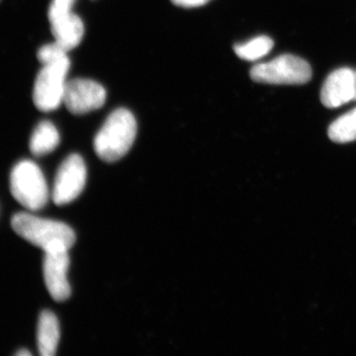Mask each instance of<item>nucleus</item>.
Wrapping results in <instances>:
<instances>
[{
    "label": "nucleus",
    "mask_w": 356,
    "mask_h": 356,
    "mask_svg": "<svg viewBox=\"0 0 356 356\" xmlns=\"http://www.w3.org/2000/svg\"><path fill=\"white\" fill-rule=\"evenodd\" d=\"M106 96V90L102 84L91 79H74L65 86L63 103L70 113L83 115L102 108Z\"/></svg>",
    "instance_id": "0eeeda50"
},
{
    "label": "nucleus",
    "mask_w": 356,
    "mask_h": 356,
    "mask_svg": "<svg viewBox=\"0 0 356 356\" xmlns=\"http://www.w3.org/2000/svg\"><path fill=\"white\" fill-rule=\"evenodd\" d=\"M11 226L21 238L44 252L70 250L76 243L74 229L62 222L18 213L11 220Z\"/></svg>",
    "instance_id": "f257e3e1"
},
{
    "label": "nucleus",
    "mask_w": 356,
    "mask_h": 356,
    "mask_svg": "<svg viewBox=\"0 0 356 356\" xmlns=\"http://www.w3.org/2000/svg\"><path fill=\"white\" fill-rule=\"evenodd\" d=\"M16 355H17V356H30V355H31V353H30V351H28L26 350H21L20 351H18L17 353H16Z\"/></svg>",
    "instance_id": "a211bd4d"
},
{
    "label": "nucleus",
    "mask_w": 356,
    "mask_h": 356,
    "mask_svg": "<svg viewBox=\"0 0 356 356\" xmlns=\"http://www.w3.org/2000/svg\"><path fill=\"white\" fill-rule=\"evenodd\" d=\"M86 166L79 154H70L60 163L51 198L58 206L65 205L76 200L83 191L86 184Z\"/></svg>",
    "instance_id": "423d86ee"
},
{
    "label": "nucleus",
    "mask_w": 356,
    "mask_h": 356,
    "mask_svg": "<svg viewBox=\"0 0 356 356\" xmlns=\"http://www.w3.org/2000/svg\"><path fill=\"white\" fill-rule=\"evenodd\" d=\"M69 267V250L44 252V280L47 289L55 301L64 302L70 298L72 290L67 280Z\"/></svg>",
    "instance_id": "6e6552de"
},
{
    "label": "nucleus",
    "mask_w": 356,
    "mask_h": 356,
    "mask_svg": "<svg viewBox=\"0 0 356 356\" xmlns=\"http://www.w3.org/2000/svg\"><path fill=\"white\" fill-rule=\"evenodd\" d=\"M60 336V324L57 316L51 311L42 312L37 331V343L42 356L56 355Z\"/></svg>",
    "instance_id": "9b49d317"
},
{
    "label": "nucleus",
    "mask_w": 356,
    "mask_h": 356,
    "mask_svg": "<svg viewBox=\"0 0 356 356\" xmlns=\"http://www.w3.org/2000/svg\"><path fill=\"white\" fill-rule=\"evenodd\" d=\"M10 191L15 200L31 211L44 208L50 197L41 168L31 161H22L14 166L10 175Z\"/></svg>",
    "instance_id": "7ed1b4c3"
},
{
    "label": "nucleus",
    "mask_w": 356,
    "mask_h": 356,
    "mask_svg": "<svg viewBox=\"0 0 356 356\" xmlns=\"http://www.w3.org/2000/svg\"><path fill=\"white\" fill-rule=\"evenodd\" d=\"M51 30L56 43L69 53L81 44L84 35V25L79 16L74 13L51 21Z\"/></svg>",
    "instance_id": "9d476101"
},
{
    "label": "nucleus",
    "mask_w": 356,
    "mask_h": 356,
    "mask_svg": "<svg viewBox=\"0 0 356 356\" xmlns=\"http://www.w3.org/2000/svg\"><path fill=\"white\" fill-rule=\"evenodd\" d=\"M76 0H51L49 7V20L55 21L72 13Z\"/></svg>",
    "instance_id": "dca6fc26"
},
{
    "label": "nucleus",
    "mask_w": 356,
    "mask_h": 356,
    "mask_svg": "<svg viewBox=\"0 0 356 356\" xmlns=\"http://www.w3.org/2000/svg\"><path fill=\"white\" fill-rule=\"evenodd\" d=\"M209 1L211 0H172L173 4L179 7H184V8L203 6Z\"/></svg>",
    "instance_id": "f3484780"
},
{
    "label": "nucleus",
    "mask_w": 356,
    "mask_h": 356,
    "mask_svg": "<svg viewBox=\"0 0 356 356\" xmlns=\"http://www.w3.org/2000/svg\"><path fill=\"white\" fill-rule=\"evenodd\" d=\"M321 102L327 108L356 102V70L341 67L332 72L321 90Z\"/></svg>",
    "instance_id": "1a4fd4ad"
},
{
    "label": "nucleus",
    "mask_w": 356,
    "mask_h": 356,
    "mask_svg": "<svg viewBox=\"0 0 356 356\" xmlns=\"http://www.w3.org/2000/svg\"><path fill=\"white\" fill-rule=\"evenodd\" d=\"M60 140V133L51 122H40L32 134L30 151L34 156H44L57 149Z\"/></svg>",
    "instance_id": "f8f14e48"
},
{
    "label": "nucleus",
    "mask_w": 356,
    "mask_h": 356,
    "mask_svg": "<svg viewBox=\"0 0 356 356\" xmlns=\"http://www.w3.org/2000/svg\"><path fill=\"white\" fill-rule=\"evenodd\" d=\"M37 56H38L39 62L42 65H47L67 58V51L64 50L60 44L54 42V43L41 47Z\"/></svg>",
    "instance_id": "2eb2a0df"
},
{
    "label": "nucleus",
    "mask_w": 356,
    "mask_h": 356,
    "mask_svg": "<svg viewBox=\"0 0 356 356\" xmlns=\"http://www.w3.org/2000/svg\"><path fill=\"white\" fill-rule=\"evenodd\" d=\"M250 74L259 83L305 84L311 81L312 69L303 58L282 55L270 62L255 65Z\"/></svg>",
    "instance_id": "39448f33"
},
{
    "label": "nucleus",
    "mask_w": 356,
    "mask_h": 356,
    "mask_svg": "<svg viewBox=\"0 0 356 356\" xmlns=\"http://www.w3.org/2000/svg\"><path fill=\"white\" fill-rule=\"evenodd\" d=\"M273 40L267 36H259L250 40L247 43L236 44L234 51L236 55L242 60L254 62L264 58L273 50Z\"/></svg>",
    "instance_id": "4468645a"
},
{
    "label": "nucleus",
    "mask_w": 356,
    "mask_h": 356,
    "mask_svg": "<svg viewBox=\"0 0 356 356\" xmlns=\"http://www.w3.org/2000/svg\"><path fill=\"white\" fill-rule=\"evenodd\" d=\"M70 67L69 57L43 65L36 77L33 90V100L37 108L43 112H50L58 109L64 102Z\"/></svg>",
    "instance_id": "20e7f679"
},
{
    "label": "nucleus",
    "mask_w": 356,
    "mask_h": 356,
    "mask_svg": "<svg viewBox=\"0 0 356 356\" xmlns=\"http://www.w3.org/2000/svg\"><path fill=\"white\" fill-rule=\"evenodd\" d=\"M137 129V121L132 112L125 108L115 110L96 135V154L106 163L119 161L132 147Z\"/></svg>",
    "instance_id": "f03ea898"
},
{
    "label": "nucleus",
    "mask_w": 356,
    "mask_h": 356,
    "mask_svg": "<svg viewBox=\"0 0 356 356\" xmlns=\"http://www.w3.org/2000/svg\"><path fill=\"white\" fill-rule=\"evenodd\" d=\"M327 135L332 142L337 144L356 140V108L332 122L327 130Z\"/></svg>",
    "instance_id": "ddd939ff"
}]
</instances>
